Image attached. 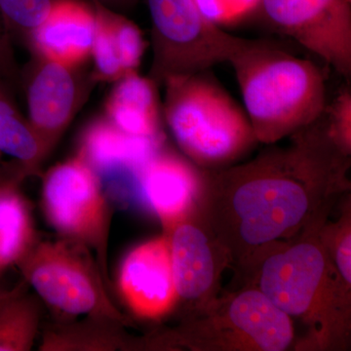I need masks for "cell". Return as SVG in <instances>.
Instances as JSON below:
<instances>
[{"label": "cell", "instance_id": "9", "mask_svg": "<svg viewBox=\"0 0 351 351\" xmlns=\"http://www.w3.org/2000/svg\"><path fill=\"white\" fill-rule=\"evenodd\" d=\"M120 294L136 315L158 318L178 299L169 237L149 240L132 250L120 267Z\"/></svg>", "mask_w": 351, "mask_h": 351}, {"label": "cell", "instance_id": "26", "mask_svg": "<svg viewBox=\"0 0 351 351\" xmlns=\"http://www.w3.org/2000/svg\"><path fill=\"white\" fill-rule=\"evenodd\" d=\"M25 283L18 284L16 287L11 289V290H0V307L3 306L6 302L9 300L12 299L13 297L20 294V293L24 292Z\"/></svg>", "mask_w": 351, "mask_h": 351}, {"label": "cell", "instance_id": "12", "mask_svg": "<svg viewBox=\"0 0 351 351\" xmlns=\"http://www.w3.org/2000/svg\"><path fill=\"white\" fill-rule=\"evenodd\" d=\"M96 13L78 0H53L29 41L47 61L76 69L91 57Z\"/></svg>", "mask_w": 351, "mask_h": 351}, {"label": "cell", "instance_id": "14", "mask_svg": "<svg viewBox=\"0 0 351 351\" xmlns=\"http://www.w3.org/2000/svg\"><path fill=\"white\" fill-rule=\"evenodd\" d=\"M226 316L235 331L260 350H285L294 338L290 316L260 290L245 291L235 297Z\"/></svg>", "mask_w": 351, "mask_h": 351}, {"label": "cell", "instance_id": "22", "mask_svg": "<svg viewBox=\"0 0 351 351\" xmlns=\"http://www.w3.org/2000/svg\"><path fill=\"white\" fill-rule=\"evenodd\" d=\"M110 20L124 71H137L145 50L142 31L130 20L110 11Z\"/></svg>", "mask_w": 351, "mask_h": 351}, {"label": "cell", "instance_id": "2", "mask_svg": "<svg viewBox=\"0 0 351 351\" xmlns=\"http://www.w3.org/2000/svg\"><path fill=\"white\" fill-rule=\"evenodd\" d=\"M258 142L274 144L311 125L327 108L326 80L313 62L249 39L230 62Z\"/></svg>", "mask_w": 351, "mask_h": 351}, {"label": "cell", "instance_id": "7", "mask_svg": "<svg viewBox=\"0 0 351 351\" xmlns=\"http://www.w3.org/2000/svg\"><path fill=\"white\" fill-rule=\"evenodd\" d=\"M267 19L348 82L351 77V0H260Z\"/></svg>", "mask_w": 351, "mask_h": 351}, {"label": "cell", "instance_id": "20", "mask_svg": "<svg viewBox=\"0 0 351 351\" xmlns=\"http://www.w3.org/2000/svg\"><path fill=\"white\" fill-rule=\"evenodd\" d=\"M97 27L95 32L91 57L95 64V73L103 82H117L126 75L110 20V11L99 4L96 10Z\"/></svg>", "mask_w": 351, "mask_h": 351}, {"label": "cell", "instance_id": "28", "mask_svg": "<svg viewBox=\"0 0 351 351\" xmlns=\"http://www.w3.org/2000/svg\"><path fill=\"white\" fill-rule=\"evenodd\" d=\"M106 1L112 2V3H122V2L129 1V0H106Z\"/></svg>", "mask_w": 351, "mask_h": 351}, {"label": "cell", "instance_id": "27", "mask_svg": "<svg viewBox=\"0 0 351 351\" xmlns=\"http://www.w3.org/2000/svg\"><path fill=\"white\" fill-rule=\"evenodd\" d=\"M8 68V56L5 54V49L0 45V73H7Z\"/></svg>", "mask_w": 351, "mask_h": 351}, {"label": "cell", "instance_id": "17", "mask_svg": "<svg viewBox=\"0 0 351 351\" xmlns=\"http://www.w3.org/2000/svg\"><path fill=\"white\" fill-rule=\"evenodd\" d=\"M27 201L11 186H0V277L18 265L36 243Z\"/></svg>", "mask_w": 351, "mask_h": 351}, {"label": "cell", "instance_id": "1", "mask_svg": "<svg viewBox=\"0 0 351 351\" xmlns=\"http://www.w3.org/2000/svg\"><path fill=\"white\" fill-rule=\"evenodd\" d=\"M293 136L286 149L214 175L223 221L239 246H265L297 230L316 197L343 178L348 156L328 135L323 117Z\"/></svg>", "mask_w": 351, "mask_h": 351}, {"label": "cell", "instance_id": "13", "mask_svg": "<svg viewBox=\"0 0 351 351\" xmlns=\"http://www.w3.org/2000/svg\"><path fill=\"white\" fill-rule=\"evenodd\" d=\"M161 143V138L130 135L107 117L87 127L78 154L96 171L101 184H108L138 173L160 149Z\"/></svg>", "mask_w": 351, "mask_h": 351}, {"label": "cell", "instance_id": "3", "mask_svg": "<svg viewBox=\"0 0 351 351\" xmlns=\"http://www.w3.org/2000/svg\"><path fill=\"white\" fill-rule=\"evenodd\" d=\"M208 71L165 80L162 112L176 142L191 160L219 167L258 141L243 108Z\"/></svg>", "mask_w": 351, "mask_h": 351}, {"label": "cell", "instance_id": "11", "mask_svg": "<svg viewBox=\"0 0 351 351\" xmlns=\"http://www.w3.org/2000/svg\"><path fill=\"white\" fill-rule=\"evenodd\" d=\"M199 186V175L193 166L161 149L138 171V193L169 232L189 213Z\"/></svg>", "mask_w": 351, "mask_h": 351}, {"label": "cell", "instance_id": "23", "mask_svg": "<svg viewBox=\"0 0 351 351\" xmlns=\"http://www.w3.org/2000/svg\"><path fill=\"white\" fill-rule=\"evenodd\" d=\"M325 124L330 137L346 154L351 147V93L346 89L339 95L332 107L326 108Z\"/></svg>", "mask_w": 351, "mask_h": 351}, {"label": "cell", "instance_id": "5", "mask_svg": "<svg viewBox=\"0 0 351 351\" xmlns=\"http://www.w3.org/2000/svg\"><path fill=\"white\" fill-rule=\"evenodd\" d=\"M18 265L27 283L52 308L69 315L122 319L84 245L66 239L36 242Z\"/></svg>", "mask_w": 351, "mask_h": 351}, {"label": "cell", "instance_id": "19", "mask_svg": "<svg viewBox=\"0 0 351 351\" xmlns=\"http://www.w3.org/2000/svg\"><path fill=\"white\" fill-rule=\"evenodd\" d=\"M39 306L20 293L0 307V351L31 350L38 334Z\"/></svg>", "mask_w": 351, "mask_h": 351}, {"label": "cell", "instance_id": "24", "mask_svg": "<svg viewBox=\"0 0 351 351\" xmlns=\"http://www.w3.org/2000/svg\"><path fill=\"white\" fill-rule=\"evenodd\" d=\"M201 13L214 24L237 20L258 6L260 0H195Z\"/></svg>", "mask_w": 351, "mask_h": 351}, {"label": "cell", "instance_id": "25", "mask_svg": "<svg viewBox=\"0 0 351 351\" xmlns=\"http://www.w3.org/2000/svg\"><path fill=\"white\" fill-rule=\"evenodd\" d=\"M350 249L351 235L350 228L348 226V228H345L339 234V239H337L336 248H335V263H336L337 269H339L341 278L348 286L350 285L351 280Z\"/></svg>", "mask_w": 351, "mask_h": 351}, {"label": "cell", "instance_id": "21", "mask_svg": "<svg viewBox=\"0 0 351 351\" xmlns=\"http://www.w3.org/2000/svg\"><path fill=\"white\" fill-rule=\"evenodd\" d=\"M53 0H0V14L7 29L29 40L49 12Z\"/></svg>", "mask_w": 351, "mask_h": 351}, {"label": "cell", "instance_id": "8", "mask_svg": "<svg viewBox=\"0 0 351 351\" xmlns=\"http://www.w3.org/2000/svg\"><path fill=\"white\" fill-rule=\"evenodd\" d=\"M328 267L324 248L300 242L265 261L260 291L289 316H309L324 292Z\"/></svg>", "mask_w": 351, "mask_h": 351}, {"label": "cell", "instance_id": "18", "mask_svg": "<svg viewBox=\"0 0 351 351\" xmlns=\"http://www.w3.org/2000/svg\"><path fill=\"white\" fill-rule=\"evenodd\" d=\"M0 152L18 159L25 169L34 170L49 152L32 130L0 82Z\"/></svg>", "mask_w": 351, "mask_h": 351}, {"label": "cell", "instance_id": "16", "mask_svg": "<svg viewBox=\"0 0 351 351\" xmlns=\"http://www.w3.org/2000/svg\"><path fill=\"white\" fill-rule=\"evenodd\" d=\"M115 82L106 104L108 119L130 135L161 138L156 83L138 75V71L126 73Z\"/></svg>", "mask_w": 351, "mask_h": 351}, {"label": "cell", "instance_id": "6", "mask_svg": "<svg viewBox=\"0 0 351 351\" xmlns=\"http://www.w3.org/2000/svg\"><path fill=\"white\" fill-rule=\"evenodd\" d=\"M43 207L48 223L64 239L97 252L99 267L108 281L110 207L100 177L82 154L48 171Z\"/></svg>", "mask_w": 351, "mask_h": 351}, {"label": "cell", "instance_id": "4", "mask_svg": "<svg viewBox=\"0 0 351 351\" xmlns=\"http://www.w3.org/2000/svg\"><path fill=\"white\" fill-rule=\"evenodd\" d=\"M152 20L151 78L156 84L230 63L249 39L208 20L195 0H147Z\"/></svg>", "mask_w": 351, "mask_h": 351}, {"label": "cell", "instance_id": "10", "mask_svg": "<svg viewBox=\"0 0 351 351\" xmlns=\"http://www.w3.org/2000/svg\"><path fill=\"white\" fill-rule=\"evenodd\" d=\"M73 68L40 58L27 85L29 121L48 152L57 144L80 104Z\"/></svg>", "mask_w": 351, "mask_h": 351}, {"label": "cell", "instance_id": "15", "mask_svg": "<svg viewBox=\"0 0 351 351\" xmlns=\"http://www.w3.org/2000/svg\"><path fill=\"white\" fill-rule=\"evenodd\" d=\"M170 232L171 263L178 295L200 299L211 290L216 278L209 237L191 223H180Z\"/></svg>", "mask_w": 351, "mask_h": 351}]
</instances>
